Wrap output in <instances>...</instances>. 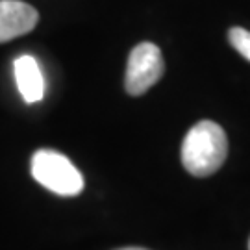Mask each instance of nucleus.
Instances as JSON below:
<instances>
[{
  "mask_svg": "<svg viewBox=\"0 0 250 250\" xmlns=\"http://www.w3.org/2000/svg\"><path fill=\"white\" fill-rule=\"evenodd\" d=\"M228 156V139L213 121H200L191 126L182 143V163L189 174L197 178L211 176L223 167Z\"/></svg>",
  "mask_w": 250,
  "mask_h": 250,
  "instance_id": "1",
  "label": "nucleus"
},
{
  "mask_svg": "<svg viewBox=\"0 0 250 250\" xmlns=\"http://www.w3.org/2000/svg\"><path fill=\"white\" fill-rule=\"evenodd\" d=\"M32 176L60 197H76L83 189L80 170L62 152L41 148L32 156Z\"/></svg>",
  "mask_w": 250,
  "mask_h": 250,
  "instance_id": "2",
  "label": "nucleus"
},
{
  "mask_svg": "<svg viewBox=\"0 0 250 250\" xmlns=\"http://www.w3.org/2000/svg\"><path fill=\"white\" fill-rule=\"evenodd\" d=\"M165 63L161 50L154 43H139L132 48L126 65L125 87L132 97H139L150 89L163 76Z\"/></svg>",
  "mask_w": 250,
  "mask_h": 250,
  "instance_id": "3",
  "label": "nucleus"
},
{
  "mask_svg": "<svg viewBox=\"0 0 250 250\" xmlns=\"http://www.w3.org/2000/svg\"><path fill=\"white\" fill-rule=\"evenodd\" d=\"M39 21L34 6L21 0H0V43L32 32Z\"/></svg>",
  "mask_w": 250,
  "mask_h": 250,
  "instance_id": "4",
  "label": "nucleus"
},
{
  "mask_svg": "<svg viewBox=\"0 0 250 250\" xmlns=\"http://www.w3.org/2000/svg\"><path fill=\"white\" fill-rule=\"evenodd\" d=\"M13 71H15V80L17 87L22 95L24 102L34 104L39 102L45 95V80H43V72L41 67L34 56H19L13 63Z\"/></svg>",
  "mask_w": 250,
  "mask_h": 250,
  "instance_id": "5",
  "label": "nucleus"
},
{
  "mask_svg": "<svg viewBox=\"0 0 250 250\" xmlns=\"http://www.w3.org/2000/svg\"><path fill=\"white\" fill-rule=\"evenodd\" d=\"M228 41L230 45L241 54L243 58H247L250 62V32L245 28H230L228 32Z\"/></svg>",
  "mask_w": 250,
  "mask_h": 250,
  "instance_id": "6",
  "label": "nucleus"
},
{
  "mask_svg": "<svg viewBox=\"0 0 250 250\" xmlns=\"http://www.w3.org/2000/svg\"><path fill=\"white\" fill-rule=\"evenodd\" d=\"M117 250H146V249H141V247H125V249H117Z\"/></svg>",
  "mask_w": 250,
  "mask_h": 250,
  "instance_id": "7",
  "label": "nucleus"
},
{
  "mask_svg": "<svg viewBox=\"0 0 250 250\" xmlns=\"http://www.w3.org/2000/svg\"><path fill=\"white\" fill-rule=\"evenodd\" d=\"M249 250H250V241H249Z\"/></svg>",
  "mask_w": 250,
  "mask_h": 250,
  "instance_id": "8",
  "label": "nucleus"
}]
</instances>
